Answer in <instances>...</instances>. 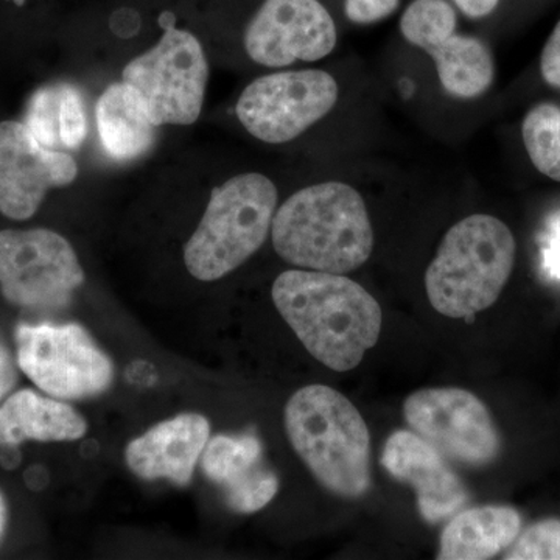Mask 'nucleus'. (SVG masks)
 I'll list each match as a JSON object with an SVG mask.
<instances>
[{"label":"nucleus","instance_id":"nucleus-12","mask_svg":"<svg viewBox=\"0 0 560 560\" xmlns=\"http://www.w3.org/2000/svg\"><path fill=\"white\" fill-rule=\"evenodd\" d=\"M77 162L61 150L43 145L27 125L0 121V213L31 220L51 189L72 184Z\"/></svg>","mask_w":560,"mask_h":560},{"label":"nucleus","instance_id":"nucleus-5","mask_svg":"<svg viewBox=\"0 0 560 560\" xmlns=\"http://www.w3.org/2000/svg\"><path fill=\"white\" fill-rule=\"evenodd\" d=\"M278 189L260 173H243L210 191L200 224L184 245L195 279L213 282L241 268L271 232Z\"/></svg>","mask_w":560,"mask_h":560},{"label":"nucleus","instance_id":"nucleus-21","mask_svg":"<svg viewBox=\"0 0 560 560\" xmlns=\"http://www.w3.org/2000/svg\"><path fill=\"white\" fill-rule=\"evenodd\" d=\"M401 35L412 46L429 50L456 32V13L445 0H415L400 21Z\"/></svg>","mask_w":560,"mask_h":560},{"label":"nucleus","instance_id":"nucleus-22","mask_svg":"<svg viewBox=\"0 0 560 560\" xmlns=\"http://www.w3.org/2000/svg\"><path fill=\"white\" fill-rule=\"evenodd\" d=\"M61 84L40 88L28 103L24 124L35 138L49 149L61 150L60 138Z\"/></svg>","mask_w":560,"mask_h":560},{"label":"nucleus","instance_id":"nucleus-16","mask_svg":"<svg viewBox=\"0 0 560 560\" xmlns=\"http://www.w3.org/2000/svg\"><path fill=\"white\" fill-rule=\"evenodd\" d=\"M86 431V420L75 408L36 390H18L0 405V445L77 441Z\"/></svg>","mask_w":560,"mask_h":560},{"label":"nucleus","instance_id":"nucleus-8","mask_svg":"<svg viewBox=\"0 0 560 560\" xmlns=\"http://www.w3.org/2000/svg\"><path fill=\"white\" fill-rule=\"evenodd\" d=\"M83 282L79 256L58 232L0 231V291L10 304L27 311H61Z\"/></svg>","mask_w":560,"mask_h":560},{"label":"nucleus","instance_id":"nucleus-6","mask_svg":"<svg viewBox=\"0 0 560 560\" xmlns=\"http://www.w3.org/2000/svg\"><path fill=\"white\" fill-rule=\"evenodd\" d=\"M14 341L18 366L47 396L90 399L113 385V361L79 324H20Z\"/></svg>","mask_w":560,"mask_h":560},{"label":"nucleus","instance_id":"nucleus-18","mask_svg":"<svg viewBox=\"0 0 560 560\" xmlns=\"http://www.w3.org/2000/svg\"><path fill=\"white\" fill-rule=\"evenodd\" d=\"M95 119L103 149L114 160H138L149 153L156 140L158 127L151 121L142 97L125 81L103 92Z\"/></svg>","mask_w":560,"mask_h":560},{"label":"nucleus","instance_id":"nucleus-3","mask_svg":"<svg viewBox=\"0 0 560 560\" xmlns=\"http://www.w3.org/2000/svg\"><path fill=\"white\" fill-rule=\"evenodd\" d=\"M287 436L324 489L360 499L371 488V433L363 416L326 385H308L287 401Z\"/></svg>","mask_w":560,"mask_h":560},{"label":"nucleus","instance_id":"nucleus-11","mask_svg":"<svg viewBox=\"0 0 560 560\" xmlns=\"http://www.w3.org/2000/svg\"><path fill=\"white\" fill-rule=\"evenodd\" d=\"M243 43L257 65L283 68L330 55L337 46V27L319 0H265Z\"/></svg>","mask_w":560,"mask_h":560},{"label":"nucleus","instance_id":"nucleus-23","mask_svg":"<svg viewBox=\"0 0 560 560\" xmlns=\"http://www.w3.org/2000/svg\"><path fill=\"white\" fill-rule=\"evenodd\" d=\"M506 560H560V521L548 518L521 530Z\"/></svg>","mask_w":560,"mask_h":560},{"label":"nucleus","instance_id":"nucleus-1","mask_svg":"<svg viewBox=\"0 0 560 560\" xmlns=\"http://www.w3.org/2000/svg\"><path fill=\"white\" fill-rule=\"evenodd\" d=\"M271 296L307 352L331 371L355 370L381 338V305L345 275L289 270L275 280Z\"/></svg>","mask_w":560,"mask_h":560},{"label":"nucleus","instance_id":"nucleus-13","mask_svg":"<svg viewBox=\"0 0 560 560\" xmlns=\"http://www.w3.org/2000/svg\"><path fill=\"white\" fill-rule=\"evenodd\" d=\"M383 469L407 482L418 495L423 521L436 525L452 518L469 501V492L447 458L415 431H394L382 452Z\"/></svg>","mask_w":560,"mask_h":560},{"label":"nucleus","instance_id":"nucleus-24","mask_svg":"<svg viewBox=\"0 0 560 560\" xmlns=\"http://www.w3.org/2000/svg\"><path fill=\"white\" fill-rule=\"evenodd\" d=\"M88 135L86 110L80 91L61 84L60 138L62 149L77 150Z\"/></svg>","mask_w":560,"mask_h":560},{"label":"nucleus","instance_id":"nucleus-14","mask_svg":"<svg viewBox=\"0 0 560 560\" xmlns=\"http://www.w3.org/2000/svg\"><path fill=\"white\" fill-rule=\"evenodd\" d=\"M201 469L238 514L264 510L279 490L278 475L265 463L264 445L250 433L213 436L202 452Z\"/></svg>","mask_w":560,"mask_h":560},{"label":"nucleus","instance_id":"nucleus-10","mask_svg":"<svg viewBox=\"0 0 560 560\" xmlns=\"http://www.w3.org/2000/svg\"><path fill=\"white\" fill-rule=\"evenodd\" d=\"M408 425L447 459L485 467L499 458V430L485 404L460 388L416 390L404 404Z\"/></svg>","mask_w":560,"mask_h":560},{"label":"nucleus","instance_id":"nucleus-32","mask_svg":"<svg viewBox=\"0 0 560 560\" xmlns=\"http://www.w3.org/2000/svg\"><path fill=\"white\" fill-rule=\"evenodd\" d=\"M9 2L14 7V9L22 10L25 9L32 0H9Z\"/></svg>","mask_w":560,"mask_h":560},{"label":"nucleus","instance_id":"nucleus-28","mask_svg":"<svg viewBox=\"0 0 560 560\" xmlns=\"http://www.w3.org/2000/svg\"><path fill=\"white\" fill-rule=\"evenodd\" d=\"M500 0H455L460 11H463L466 16L475 18V20L488 16V14L495 10Z\"/></svg>","mask_w":560,"mask_h":560},{"label":"nucleus","instance_id":"nucleus-9","mask_svg":"<svg viewBox=\"0 0 560 560\" xmlns=\"http://www.w3.org/2000/svg\"><path fill=\"white\" fill-rule=\"evenodd\" d=\"M338 83L319 69L259 77L237 102L238 120L253 138L285 143L323 119L338 102Z\"/></svg>","mask_w":560,"mask_h":560},{"label":"nucleus","instance_id":"nucleus-29","mask_svg":"<svg viewBox=\"0 0 560 560\" xmlns=\"http://www.w3.org/2000/svg\"><path fill=\"white\" fill-rule=\"evenodd\" d=\"M24 481L33 492H39V490L46 489V486L49 485V471L43 466L28 467L24 474Z\"/></svg>","mask_w":560,"mask_h":560},{"label":"nucleus","instance_id":"nucleus-15","mask_svg":"<svg viewBox=\"0 0 560 560\" xmlns=\"http://www.w3.org/2000/svg\"><path fill=\"white\" fill-rule=\"evenodd\" d=\"M209 440V420L186 412L158 423L131 441L125 451V460L142 480H168L176 486H187Z\"/></svg>","mask_w":560,"mask_h":560},{"label":"nucleus","instance_id":"nucleus-31","mask_svg":"<svg viewBox=\"0 0 560 560\" xmlns=\"http://www.w3.org/2000/svg\"><path fill=\"white\" fill-rule=\"evenodd\" d=\"M7 525H9V510H7V501L0 492V540L5 534Z\"/></svg>","mask_w":560,"mask_h":560},{"label":"nucleus","instance_id":"nucleus-19","mask_svg":"<svg viewBox=\"0 0 560 560\" xmlns=\"http://www.w3.org/2000/svg\"><path fill=\"white\" fill-rule=\"evenodd\" d=\"M427 54L436 62L442 86L453 97H478L489 90L495 77L489 47L474 36L452 33L433 44Z\"/></svg>","mask_w":560,"mask_h":560},{"label":"nucleus","instance_id":"nucleus-26","mask_svg":"<svg viewBox=\"0 0 560 560\" xmlns=\"http://www.w3.org/2000/svg\"><path fill=\"white\" fill-rule=\"evenodd\" d=\"M540 70L550 86L560 88V21L541 51Z\"/></svg>","mask_w":560,"mask_h":560},{"label":"nucleus","instance_id":"nucleus-30","mask_svg":"<svg viewBox=\"0 0 560 560\" xmlns=\"http://www.w3.org/2000/svg\"><path fill=\"white\" fill-rule=\"evenodd\" d=\"M22 455L18 445H0V467L14 470L21 466Z\"/></svg>","mask_w":560,"mask_h":560},{"label":"nucleus","instance_id":"nucleus-20","mask_svg":"<svg viewBox=\"0 0 560 560\" xmlns=\"http://www.w3.org/2000/svg\"><path fill=\"white\" fill-rule=\"evenodd\" d=\"M523 143L534 167L560 183V108L541 103L526 114L522 127Z\"/></svg>","mask_w":560,"mask_h":560},{"label":"nucleus","instance_id":"nucleus-4","mask_svg":"<svg viewBox=\"0 0 560 560\" xmlns=\"http://www.w3.org/2000/svg\"><path fill=\"white\" fill-rule=\"evenodd\" d=\"M515 250L510 228L495 217L477 213L458 221L427 270L431 307L453 319L492 307L514 270Z\"/></svg>","mask_w":560,"mask_h":560},{"label":"nucleus","instance_id":"nucleus-25","mask_svg":"<svg viewBox=\"0 0 560 560\" xmlns=\"http://www.w3.org/2000/svg\"><path fill=\"white\" fill-rule=\"evenodd\" d=\"M400 0H346V16L355 24H372L390 16Z\"/></svg>","mask_w":560,"mask_h":560},{"label":"nucleus","instance_id":"nucleus-2","mask_svg":"<svg viewBox=\"0 0 560 560\" xmlns=\"http://www.w3.org/2000/svg\"><path fill=\"white\" fill-rule=\"evenodd\" d=\"M272 246L283 260L302 268L346 275L370 260L374 230L359 191L329 180L291 195L276 210Z\"/></svg>","mask_w":560,"mask_h":560},{"label":"nucleus","instance_id":"nucleus-7","mask_svg":"<svg viewBox=\"0 0 560 560\" xmlns=\"http://www.w3.org/2000/svg\"><path fill=\"white\" fill-rule=\"evenodd\" d=\"M121 79L139 92L158 128L184 127L200 119L209 80L208 58L197 36L171 27L156 46L125 66Z\"/></svg>","mask_w":560,"mask_h":560},{"label":"nucleus","instance_id":"nucleus-17","mask_svg":"<svg viewBox=\"0 0 560 560\" xmlns=\"http://www.w3.org/2000/svg\"><path fill=\"white\" fill-rule=\"evenodd\" d=\"M522 517L510 506L469 508L456 512L441 536L440 560H486L510 548Z\"/></svg>","mask_w":560,"mask_h":560},{"label":"nucleus","instance_id":"nucleus-27","mask_svg":"<svg viewBox=\"0 0 560 560\" xmlns=\"http://www.w3.org/2000/svg\"><path fill=\"white\" fill-rule=\"evenodd\" d=\"M20 381V366L18 360L13 359L5 342L0 340V405L11 396Z\"/></svg>","mask_w":560,"mask_h":560}]
</instances>
